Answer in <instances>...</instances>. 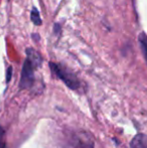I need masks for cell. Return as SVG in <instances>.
Segmentation results:
<instances>
[{
	"label": "cell",
	"instance_id": "6da1fadb",
	"mask_svg": "<svg viewBox=\"0 0 147 148\" xmlns=\"http://www.w3.org/2000/svg\"><path fill=\"white\" fill-rule=\"evenodd\" d=\"M26 55H27V58L23 62L21 78H20L19 86L21 89H28L34 85V70L41 64L40 56L34 49H28L26 51Z\"/></svg>",
	"mask_w": 147,
	"mask_h": 148
},
{
	"label": "cell",
	"instance_id": "7a4b0ae2",
	"mask_svg": "<svg viewBox=\"0 0 147 148\" xmlns=\"http://www.w3.org/2000/svg\"><path fill=\"white\" fill-rule=\"evenodd\" d=\"M49 66H51V69L53 74L59 79H61L70 89L72 90L79 89V87H80V81L78 80V78H77L76 75L73 72H71L66 66L59 64H55V62H51Z\"/></svg>",
	"mask_w": 147,
	"mask_h": 148
},
{
	"label": "cell",
	"instance_id": "3957f363",
	"mask_svg": "<svg viewBox=\"0 0 147 148\" xmlns=\"http://www.w3.org/2000/svg\"><path fill=\"white\" fill-rule=\"evenodd\" d=\"M65 148H94V142L88 133H73L67 140Z\"/></svg>",
	"mask_w": 147,
	"mask_h": 148
},
{
	"label": "cell",
	"instance_id": "277c9868",
	"mask_svg": "<svg viewBox=\"0 0 147 148\" xmlns=\"http://www.w3.org/2000/svg\"><path fill=\"white\" fill-rule=\"evenodd\" d=\"M131 148H147V135L137 134L130 143Z\"/></svg>",
	"mask_w": 147,
	"mask_h": 148
},
{
	"label": "cell",
	"instance_id": "5b68a950",
	"mask_svg": "<svg viewBox=\"0 0 147 148\" xmlns=\"http://www.w3.org/2000/svg\"><path fill=\"white\" fill-rule=\"evenodd\" d=\"M139 45L141 47L142 53L144 56V59L147 62V35L144 32L139 34Z\"/></svg>",
	"mask_w": 147,
	"mask_h": 148
},
{
	"label": "cell",
	"instance_id": "8992f818",
	"mask_svg": "<svg viewBox=\"0 0 147 148\" xmlns=\"http://www.w3.org/2000/svg\"><path fill=\"white\" fill-rule=\"evenodd\" d=\"M30 19L34 22L36 25H40L41 24V19L40 16H39V12L36 7L31 10V13H30Z\"/></svg>",
	"mask_w": 147,
	"mask_h": 148
},
{
	"label": "cell",
	"instance_id": "52a82bcc",
	"mask_svg": "<svg viewBox=\"0 0 147 148\" xmlns=\"http://www.w3.org/2000/svg\"><path fill=\"white\" fill-rule=\"evenodd\" d=\"M0 148H6L5 130L0 126Z\"/></svg>",
	"mask_w": 147,
	"mask_h": 148
},
{
	"label": "cell",
	"instance_id": "ba28073f",
	"mask_svg": "<svg viewBox=\"0 0 147 148\" xmlns=\"http://www.w3.org/2000/svg\"><path fill=\"white\" fill-rule=\"evenodd\" d=\"M10 76H11V66H9V69H8V77H7V82L10 80Z\"/></svg>",
	"mask_w": 147,
	"mask_h": 148
}]
</instances>
